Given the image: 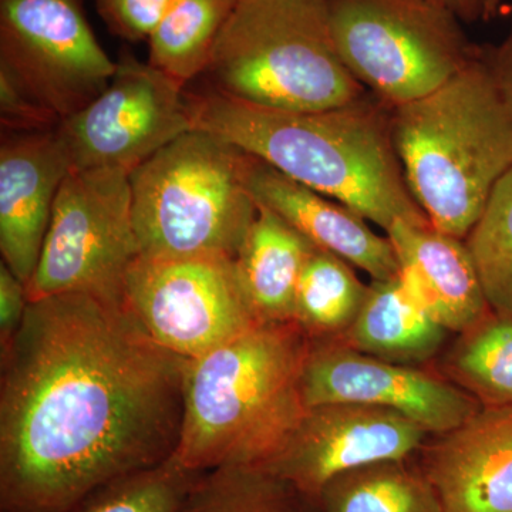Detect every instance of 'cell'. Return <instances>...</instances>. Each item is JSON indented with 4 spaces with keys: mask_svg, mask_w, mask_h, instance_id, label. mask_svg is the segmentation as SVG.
Here are the masks:
<instances>
[{
    "mask_svg": "<svg viewBox=\"0 0 512 512\" xmlns=\"http://www.w3.org/2000/svg\"><path fill=\"white\" fill-rule=\"evenodd\" d=\"M187 360L154 342L126 302L29 301L2 349L0 512H64L170 460Z\"/></svg>",
    "mask_w": 512,
    "mask_h": 512,
    "instance_id": "cell-1",
    "label": "cell"
},
{
    "mask_svg": "<svg viewBox=\"0 0 512 512\" xmlns=\"http://www.w3.org/2000/svg\"><path fill=\"white\" fill-rule=\"evenodd\" d=\"M188 99L194 127L342 202L384 232L399 221L431 227L394 147L393 107L375 94L316 111L268 109L211 90Z\"/></svg>",
    "mask_w": 512,
    "mask_h": 512,
    "instance_id": "cell-2",
    "label": "cell"
},
{
    "mask_svg": "<svg viewBox=\"0 0 512 512\" xmlns=\"http://www.w3.org/2000/svg\"><path fill=\"white\" fill-rule=\"evenodd\" d=\"M308 350V336L292 320L256 323L188 359L175 463L190 473L264 464L305 413Z\"/></svg>",
    "mask_w": 512,
    "mask_h": 512,
    "instance_id": "cell-3",
    "label": "cell"
},
{
    "mask_svg": "<svg viewBox=\"0 0 512 512\" xmlns=\"http://www.w3.org/2000/svg\"><path fill=\"white\" fill-rule=\"evenodd\" d=\"M393 140L431 227L466 239L512 167V119L480 52L427 96L393 109Z\"/></svg>",
    "mask_w": 512,
    "mask_h": 512,
    "instance_id": "cell-4",
    "label": "cell"
},
{
    "mask_svg": "<svg viewBox=\"0 0 512 512\" xmlns=\"http://www.w3.org/2000/svg\"><path fill=\"white\" fill-rule=\"evenodd\" d=\"M202 76L211 92L276 110L333 109L369 93L340 59L328 0H238Z\"/></svg>",
    "mask_w": 512,
    "mask_h": 512,
    "instance_id": "cell-5",
    "label": "cell"
},
{
    "mask_svg": "<svg viewBox=\"0 0 512 512\" xmlns=\"http://www.w3.org/2000/svg\"><path fill=\"white\" fill-rule=\"evenodd\" d=\"M245 163L241 148L195 127L131 171L140 256L237 258L256 217Z\"/></svg>",
    "mask_w": 512,
    "mask_h": 512,
    "instance_id": "cell-6",
    "label": "cell"
},
{
    "mask_svg": "<svg viewBox=\"0 0 512 512\" xmlns=\"http://www.w3.org/2000/svg\"><path fill=\"white\" fill-rule=\"evenodd\" d=\"M328 9L340 59L393 109L439 89L480 52L433 0H328Z\"/></svg>",
    "mask_w": 512,
    "mask_h": 512,
    "instance_id": "cell-7",
    "label": "cell"
},
{
    "mask_svg": "<svg viewBox=\"0 0 512 512\" xmlns=\"http://www.w3.org/2000/svg\"><path fill=\"white\" fill-rule=\"evenodd\" d=\"M140 256L130 177L119 168L73 170L60 187L29 301L90 293L124 301L131 266Z\"/></svg>",
    "mask_w": 512,
    "mask_h": 512,
    "instance_id": "cell-8",
    "label": "cell"
},
{
    "mask_svg": "<svg viewBox=\"0 0 512 512\" xmlns=\"http://www.w3.org/2000/svg\"><path fill=\"white\" fill-rule=\"evenodd\" d=\"M124 301L154 342L185 359L205 355L259 323L228 256H138Z\"/></svg>",
    "mask_w": 512,
    "mask_h": 512,
    "instance_id": "cell-9",
    "label": "cell"
},
{
    "mask_svg": "<svg viewBox=\"0 0 512 512\" xmlns=\"http://www.w3.org/2000/svg\"><path fill=\"white\" fill-rule=\"evenodd\" d=\"M184 87L153 64L121 53L106 90L60 123L72 171L119 168L130 174L195 128Z\"/></svg>",
    "mask_w": 512,
    "mask_h": 512,
    "instance_id": "cell-10",
    "label": "cell"
},
{
    "mask_svg": "<svg viewBox=\"0 0 512 512\" xmlns=\"http://www.w3.org/2000/svg\"><path fill=\"white\" fill-rule=\"evenodd\" d=\"M0 66L60 120L92 103L117 70L84 0H0Z\"/></svg>",
    "mask_w": 512,
    "mask_h": 512,
    "instance_id": "cell-11",
    "label": "cell"
},
{
    "mask_svg": "<svg viewBox=\"0 0 512 512\" xmlns=\"http://www.w3.org/2000/svg\"><path fill=\"white\" fill-rule=\"evenodd\" d=\"M302 396L306 407L353 403L392 410L434 434L456 429L481 407L444 377L365 355L338 339H309Z\"/></svg>",
    "mask_w": 512,
    "mask_h": 512,
    "instance_id": "cell-12",
    "label": "cell"
},
{
    "mask_svg": "<svg viewBox=\"0 0 512 512\" xmlns=\"http://www.w3.org/2000/svg\"><path fill=\"white\" fill-rule=\"evenodd\" d=\"M429 431L403 414L353 403L306 407L261 467L316 503L332 478L355 468L412 457Z\"/></svg>",
    "mask_w": 512,
    "mask_h": 512,
    "instance_id": "cell-13",
    "label": "cell"
},
{
    "mask_svg": "<svg viewBox=\"0 0 512 512\" xmlns=\"http://www.w3.org/2000/svg\"><path fill=\"white\" fill-rule=\"evenodd\" d=\"M72 171L55 130L6 133L0 144V252L23 284L35 274L57 194Z\"/></svg>",
    "mask_w": 512,
    "mask_h": 512,
    "instance_id": "cell-14",
    "label": "cell"
},
{
    "mask_svg": "<svg viewBox=\"0 0 512 512\" xmlns=\"http://www.w3.org/2000/svg\"><path fill=\"white\" fill-rule=\"evenodd\" d=\"M443 512H512V406H481L426 450Z\"/></svg>",
    "mask_w": 512,
    "mask_h": 512,
    "instance_id": "cell-15",
    "label": "cell"
},
{
    "mask_svg": "<svg viewBox=\"0 0 512 512\" xmlns=\"http://www.w3.org/2000/svg\"><path fill=\"white\" fill-rule=\"evenodd\" d=\"M245 183L256 204L274 211L316 248L345 259L370 275L372 281L399 276L390 239L373 231L366 218L352 208L286 177L248 153Z\"/></svg>",
    "mask_w": 512,
    "mask_h": 512,
    "instance_id": "cell-16",
    "label": "cell"
},
{
    "mask_svg": "<svg viewBox=\"0 0 512 512\" xmlns=\"http://www.w3.org/2000/svg\"><path fill=\"white\" fill-rule=\"evenodd\" d=\"M386 235L404 288L448 332H466L493 313L464 239L403 221Z\"/></svg>",
    "mask_w": 512,
    "mask_h": 512,
    "instance_id": "cell-17",
    "label": "cell"
},
{
    "mask_svg": "<svg viewBox=\"0 0 512 512\" xmlns=\"http://www.w3.org/2000/svg\"><path fill=\"white\" fill-rule=\"evenodd\" d=\"M315 245L274 211L256 204V217L239 249V282L259 323L292 322L293 302Z\"/></svg>",
    "mask_w": 512,
    "mask_h": 512,
    "instance_id": "cell-18",
    "label": "cell"
},
{
    "mask_svg": "<svg viewBox=\"0 0 512 512\" xmlns=\"http://www.w3.org/2000/svg\"><path fill=\"white\" fill-rule=\"evenodd\" d=\"M447 333L396 276L372 281L355 322L338 340L365 355L416 366L440 352Z\"/></svg>",
    "mask_w": 512,
    "mask_h": 512,
    "instance_id": "cell-19",
    "label": "cell"
},
{
    "mask_svg": "<svg viewBox=\"0 0 512 512\" xmlns=\"http://www.w3.org/2000/svg\"><path fill=\"white\" fill-rule=\"evenodd\" d=\"M353 268L320 248L306 259L293 302V322L309 339H338L355 322L369 285L360 281Z\"/></svg>",
    "mask_w": 512,
    "mask_h": 512,
    "instance_id": "cell-20",
    "label": "cell"
},
{
    "mask_svg": "<svg viewBox=\"0 0 512 512\" xmlns=\"http://www.w3.org/2000/svg\"><path fill=\"white\" fill-rule=\"evenodd\" d=\"M320 512H443L427 478L403 461H382L329 481L316 501Z\"/></svg>",
    "mask_w": 512,
    "mask_h": 512,
    "instance_id": "cell-21",
    "label": "cell"
},
{
    "mask_svg": "<svg viewBox=\"0 0 512 512\" xmlns=\"http://www.w3.org/2000/svg\"><path fill=\"white\" fill-rule=\"evenodd\" d=\"M238 0H171L148 47V63L187 84L202 76Z\"/></svg>",
    "mask_w": 512,
    "mask_h": 512,
    "instance_id": "cell-22",
    "label": "cell"
},
{
    "mask_svg": "<svg viewBox=\"0 0 512 512\" xmlns=\"http://www.w3.org/2000/svg\"><path fill=\"white\" fill-rule=\"evenodd\" d=\"M446 370L481 406H512V316L493 312L460 333Z\"/></svg>",
    "mask_w": 512,
    "mask_h": 512,
    "instance_id": "cell-23",
    "label": "cell"
},
{
    "mask_svg": "<svg viewBox=\"0 0 512 512\" xmlns=\"http://www.w3.org/2000/svg\"><path fill=\"white\" fill-rule=\"evenodd\" d=\"M316 504L261 466H221L198 473L180 512H312Z\"/></svg>",
    "mask_w": 512,
    "mask_h": 512,
    "instance_id": "cell-24",
    "label": "cell"
},
{
    "mask_svg": "<svg viewBox=\"0 0 512 512\" xmlns=\"http://www.w3.org/2000/svg\"><path fill=\"white\" fill-rule=\"evenodd\" d=\"M464 241L491 311L512 316V167Z\"/></svg>",
    "mask_w": 512,
    "mask_h": 512,
    "instance_id": "cell-25",
    "label": "cell"
},
{
    "mask_svg": "<svg viewBox=\"0 0 512 512\" xmlns=\"http://www.w3.org/2000/svg\"><path fill=\"white\" fill-rule=\"evenodd\" d=\"M173 460L114 481L64 512H180L192 480Z\"/></svg>",
    "mask_w": 512,
    "mask_h": 512,
    "instance_id": "cell-26",
    "label": "cell"
},
{
    "mask_svg": "<svg viewBox=\"0 0 512 512\" xmlns=\"http://www.w3.org/2000/svg\"><path fill=\"white\" fill-rule=\"evenodd\" d=\"M0 123L6 133H37L55 130L62 120L0 66Z\"/></svg>",
    "mask_w": 512,
    "mask_h": 512,
    "instance_id": "cell-27",
    "label": "cell"
},
{
    "mask_svg": "<svg viewBox=\"0 0 512 512\" xmlns=\"http://www.w3.org/2000/svg\"><path fill=\"white\" fill-rule=\"evenodd\" d=\"M171 0H96L107 29L127 42L150 40Z\"/></svg>",
    "mask_w": 512,
    "mask_h": 512,
    "instance_id": "cell-28",
    "label": "cell"
},
{
    "mask_svg": "<svg viewBox=\"0 0 512 512\" xmlns=\"http://www.w3.org/2000/svg\"><path fill=\"white\" fill-rule=\"evenodd\" d=\"M28 286L0 262V345L2 349L15 338L26 311H28Z\"/></svg>",
    "mask_w": 512,
    "mask_h": 512,
    "instance_id": "cell-29",
    "label": "cell"
},
{
    "mask_svg": "<svg viewBox=\"0 0 512 512\" xmlns=\"http://www.w3.org/2000/svg\"><path fill=\"white\" fill-rule=\"evenodd\" d=\"M483 55L497 92L512 119V22L498 45L483 46Z\"/></svg>",
    "mask_w": 512,
    "mask_h": 512,
    "instance_id": "cell-30",
    "label": "cell"
},
{
    "mask_svg": "<svg viewBox=\"0 0 512 512\" xmlns=\"http://www.w3.org/2000/svg\"><path fill=\"white\" fill-rule=\"evenodd\" d=\"M461 22L473 23L484 19V0H433Z\"/></svg>",
    "mask_w": 512,
    "mask_h": 512,
    "instance_id": "cell-31",
    "label": "cell"
},
{
    "mask_svg": "<svg viewBox=\"0 0 512 512\" xmlns=\"http://www.w3.org/2000/svg\"><path fill=\"white\" fill-rule=\"evenodd\" d=\"M500 6L501 0H484V20L493 19Z\"/></svg>",
    "mask_w": 512,
    "mask_h": 512,
    "instance_id": "cell-32",
    "label": "cell"
}]
</instances>
